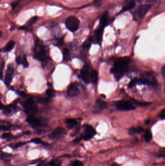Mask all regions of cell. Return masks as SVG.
<instances>
[{"mask_svg": "<svg viewBox=\"0 0 165 166\" xmlns=\"http://www.w3.org/2000/svg\"><path fill=\"white\" fill-rule=\"evenodd\" d=\"M130 61V58L128 57H120L115 60L114 66L110 71L114 74L116 80H120L125 73Z\"/></svg>", "mask_w": 165, "mask_h": 166, "instance_id": "obj_1", "label": "cell"}, {"mask_svg": "<svg viewBox=\"0 0 165 166\" xmlns=\"http://www.w3.org/2000/svg\"><path fill=\"white\" fill-rule=\"evenodd\" d=\"M22 105L24 108L25 112L29 116H34L37 112V107L32 98L26 100L23 103Z\"/></svg>", "mask_w": 165, "mask_h": 166, "instance_id": "obj_2", "label": "cell"}, {"mask_svg": "<svg viewBox=\"0 0 165 166\" xmlns=\"http://www.w3.org/2000/svg\"><path fill=\"white\" fill-rule=\"evenodd\" d=\"M83 131L82 134L78 137L80 139L84 141H88L91 139L96 134V131L91 125H83Z\"/></svg>", "mask_w": 165, "mask_h": 166, "instance_id": "obj_3", "label": "cell"}, {"mask_svg": "<svg viewBox=\"0 0 165 166\" xmlns=\"http://www.w3.org/2000/svg\"><path fill=\"white\" fill-rule=\"evenodd\" d=\"M47 52L46 47L36 43L35 47V58L40 61H44L47 58Z\"/></svg>", "mask_w": 165, "mask_h": 166, "instance_id": "obj_4", "label": "cell"}, {"mask_svg": "<svg viewBox=\"0 0 165 166\" xmlns=\"http://www.w3.org/2000/svg\"><path fill=\"white\" fill-rule=\"evenodd\" d=\"M80 24L79 20L74 16H70L65 20L66 27L71 32H75L78 30Z\"/></svg>", "mask_w": 165, "mask_h": 166, "instance_id": "obj_5", "label": "cell"}, {"mask_svg": "<svg viewBox=\"0 0 165 166\" xmlns=\"http://www.w3.org/2000/svg\"><path fill=\"white\" fill-rule=\"evenodd\" d=\"M137 83L139 84H147V85H154L156 84L155 78L151 73H146L140 78L136 79Z\"/></svg>", "mask_w": 165, "mask_h": 166, "instance_id": "obj_6", "label": "cell"}, {"mask_svg": "<svg viewBox=\"0 0 165 166\" xmlns=\"http://www.w3.org/2000/svg\"><path fill=\"white\" fill-rule=\"evenodd\" d=\"M67 134L65 130L62 127H57L53 130L52 132L48 135V137L52 140L58 139Z\"/></svg>", "mask_w": 165, "mask_h": 166, "instance_id": "obj_7", "label": "cell"}, {"mask_svg": "<svg viewBox=\"0 0 165 166\" xmlns=\"http://www.w3.org/2000/svg\"><path fill=\"white\" fill-rule=\"evenodd\" d=\"M26 121L33 128H38L44 125L43 122L35 116H28Z\"/></svg>", "mask_w": 165, "mask_h": 166, "instance_id": "obj_8", "label": "cell"}, {"mask_svg": "<svg viewBox=\"0 0 165 166\" xmlns=\"http://www.w3.org/2000/svg\"><path fill=\"white\" fill-rule=\"evenodd\" d=\"M91 73H90L89 67L88 66L86 65L83 68L80 74V77L84 83L88 84L91 81Z\"/></svg>", "mask_w": 165, "mask_h": 166, "instance_id": "obj_9", "label": "cell"}, {"mask_svg": "<svg viewBox=\"0 0 165 166\" xmlns=\"http://www.w3.org/2000/svg\"><path fill=\"white\" fill-rule=\"evenodd\" d=\"M116 107L122 111H129L133 110L135 108L132 103L128 101L121 100L116 103Z\"/></svg>", "mask_w": 165, "mask_h": 166, "instance_id": "obj_10", "label": "cell"}, {"mask_svg": "<svg viewBox=\"0 0 165 166\" xmlns=\"http://www.w3.org/2000/svg\"><path fill=\"white\" fill-rule=\"evenodd\" d=\"M67 93L68 96L71 97L77 96L80 93V90L78 89V86L76 83H72L68 86Z\"/></svg>", "mask_w": 165, "mask_h": 166, "instance_id": "obj_11", "label": "cell"}, {"mask_svg": "<svg viewBox=\"0 0 165 166\" xmlns=\"http://www.w3.org/2000/svg\"><path fill=\"white\" fill-rule=\"evenodd\" d=\"M151 5L150 4H143L139 7L137 10L138 16L141 19H142L145 17L147 13H148L151 8Z\"/></svg>", "mask_w": 165, "mask_h": 166, "instance_id": "obj_12", "label": "cell"}, {"mask_svg": "<svg viewBox=\"0 0 165 166\" xmlns=\"http://www.w3.org/2000/svg\"><path fill=\"white\" fill-rule=\"evenodd\" d=\"M13 73H14V68L12 66L9 65L7 67L6 76L4 78V83L7 86H9V84H10Z\"/></svg>", "mask_w": 165, "mask_h": 166, "instance_id": "obj_13", "label": "cell"}, {"mask_svg": "<svg viewBox=\"0 0 165 166\" xmlns=\"http://www.w3.org/2000/svg\"><path fill=\"white\" fill-rule=\"evenodd\" d=\"M107 104L103 100L98 99L96 100V105H94V108L96 113H100L101 111L103 110L107 107Z\"/></svg>", "mask_w": 165, "mask_h": 166, "instance_id": "obj_14", "label": "cell"}, {"mask_svg": "<svg viewBox=\"0 0 165 166\" xmlns=\"http://www.w3.org/2000/svg\"><path fill=\"white\" fill-rule=\"evenodd\" d=\"M103 28H104L102 27L99 26V27L95 31L94 35H95L96 41L97 43H101L102 36H103Z\"/></svg>", "mask_w": 165, "mask_h": 166, "instance_id": "obj_15", "label": "cell"}, {"mask_svg": "<svg viewBox=\"0 0 165 166\" xmlns=\"http://www.w3.org/2000/svg\"><path fill=\"white\" fill-rule=\"evenodd\" d=\"M135 6V2L134 0H129L126 2V3L123 6V8L121 11V13L126 12L128 10L133 8Z\"/></svg>", "mask_w": 165, "mask_h": 166, "instance_id": "obj_16", "label": "cell"}, {"mask_svg": "<svg viewBox=\"0 0 165 166\" xmlns=\"http://www.w3.org/2000/svg\"><path fill=\"white\" fill-rule=\"evenodd\" d=\"M1 109H3V112L6 115H9L16 110V106L14 105H9L6 107L1 105Z\"/></svg>", "mask_w": 165, "mask_h": 166, "instance_id": "obj_17", "label": "cell"}, {"mask_svg": "<svg viewBox=\"0 0 165 166\" xmlns=\"http://www.w3.org/2000/svg\"><path fill=\"white\" fill-rule=\"evenodd\" d=\"M65 124L69 129H72L76 126H77L78 121L75 119H68L65 121Z\"/></svg>", "mask_w": 165, "mask_h": 166, "instance_id": "obj_18", "label": "cell"}, {"mask_svg": "<svg viewBox=\"0 0 165 166\" xmlns=\"http://www.w3.org/2000/svg\"><path fill=\"white\" fill-rule=\"evenodd\" d=\"M109 20V15L107 12L105 13L102 15L100 19V26L102 27H104L107 25Z\"/></svg>", "mask_w": 165, "mask_h": 166, "instance_id": "obj_19", "label": "cell"}, {"mask_svg": "<svg viewBox=\"0 0 165 166\" xmlns=\"http://www.w3.org/2000/svg\"><path fill=\"white\" fill-rule=\"evenodd\" d=\"M144 131V129L141 127H132L129 129L128 133L131 135H133L136 134H139L142 132Z\"/></svg>", "mask_w": 165, "mask_h": 166, "instance_id": "obj_20", "label": "cell"}, {"mask_svg": "<svg viewBox=\"0 0 165 166\" xmlns=\"http://www.w3.org/2000/svg\"><path fill=\"white\" fill-rule=\"evenodd\" d=\"M91 82L94 84H96L98 80V73L96 70H92L91 73Z\"/></svg>", "mask_w": 165, "mask_h": 166, "instance_id": "obj_21", "label": "cell"}, {"mask_svg": "<svg viewBox=\"0 0 165 166\" xmlns=\"http://www.w3.org/2000/svg\"><path fill=\"white\" fill-rule=\"evenodd\" d=\"M15 45V42L13 41H10L6 44V46L4 47L3 49V52H9L11 51L14 47Z\"/></svg>", "mask_w": 165, "mask_h": 166, "instance_id": "obj_22", "label": "cell"}, {"mask_svg": "<svg viewBox=\"0 0 165 166\" xmlns=\"http://www.w3.org/2000/svg\"><path fill=\"white\" fill-rule=\"evenodd\" d=\"M63 60L65 62H68L70 59V53L69 50L67 48H64L62 51Z\"/></svg>", "mask_w": 165, "mask_h": 166, "instance_id": "obj_23", "label": "cell"}, {"mask_svg": "<svg viewBox=\"0 0 165 166\" xmlns=\"http://www.w3.org/2000/svg\"><path fill=\"white\" fill-rule=\"evenodd\" d=\"M62 166V161L59 159H56L54 160H51L46 166Z\"/></svg>", "mask_w": 165, "mask_h": 166, "instance_id": "obj_24", "label": "cell"}, {"mask_svg": "<svg viewBox=\"0 0 165 166\" xmlns=\"http://www.w3.org/2000/svg\"><path fill=\"white\" fill-rule=\"evenodd\" d=\"M51 102L49 97L39 98L37 99V102L41 105H46Z\"/></svg>", "mask_w": 165, "mask_h": 166, "instance_id": "obj_25", "label": "cell"}, {"mask_svg": "<svg viewBox=\"0 0 165 166\" xmlns=\"http://www.w3.org/2000/svg\"><path fill=\"white\" fill-rule=\"evenodd\" d=\"M92 42V39L91 38H89L87 40H86L83 43L82 45V48L84 49L88 50L90 49V47L91 46Z\"/></svg>", "mask_w": 165, "mask_h": 166, "instance_id": "obj_26", "label": "cell"}, {"mask_svg": "<svg viewBox=\"0 0 165 166\" xmlns=\"http://www.w3.org/2000/svg\"><path fill=\"white\" fill-rule=\"evenodd\" d=\"M11 128V125L8 122H1V129L3 131H7Z\"/></svg>", "mask_w": 165, "mask_h": 166, "instance_id": "obj_27", "label": "cell"}, {"mask_svg": "<svg viewBox=\"0 0 165 166\" xmlns=\"http://www.w3.org/2000/svg\"><path fill=\"white\" fill-rule=\"evenodd\" d=\"M152 134L151 131L150 130H147L145 134V141L148 142H150L152 139Z\"/></svg>", "mask_w": 165, "mask_h": 166, "instance_id": "obj_28", "label": "cell"}, {"mask_svg": "<svg viewBox=\"0 0 165 166\" xmlns=\"http://www.w3.org/2000/svg\"><path fill=\"white\" fill-rule=\"evenodd\" d=\"M31 142H32L34 143L35 144H41L43 145L47 146L48 145V144L47 143L45 142L44 141H42L40 138H34L31 140Z\"/></svg>", "mask_w": 165, "mask_h": 166, "instance_id": "obj_29", "label": "cell"}, {"mask_svg": "<svg viewBox=\"0 0 165 166\" xmlns=\"http://www.w3.org/2000/svg\"><path fill=\"white\" fill-rule=\"evenodd\" d=\"M69 166H84V164L80 160H73L69 163Z\"/></svg>", "mask_w": 165, "mask_h": 166, "instance_id": "obj_30", "label": "cell"}, {"mask_svg": "<svg viewBox=\"0 0 165 166\" xmlns=\"http://www.w3.org/2000/svg\"><path fill=\"white\" fill-rule=\"evenodd\" d=\"M38 18L37 17H36V16L33 17L31 18L30 19H29V20H28V22L26 23V24L28 26H31L36 22V21L38 20Z\"/></svg>", "mask_w": 165, "mask_h": 166, "instance_id": "obj_31", "label": "cell"}, {"mask_svg": "<svg viewBox=\"0 0 165 166\" xmlns=\"http://www.w3.org/2000/svg\"><path fill=\"white\" fill-rule=\"evenodd\" d=\"M46 94L48 97H53L55 96V92L51 89H48L46 90Z\"/></svg>", "mask_w": 165, "mask_h": 166, "instance_id": "obj_32", "label": "cell"}, {"mask_svg": "<svg viewBox=\"0 0 165 166\" xmlns=\"http://www.w3.org/2000/svg\"><path fill=\"white\" fill-rule=\"evenodd\" d=\"M157 156L158 157H165V148L161 149L157 153Z\"/></svg>", "mask_w": 165, "mask_h": 166, "instance_id": "obj_33", "label": "cell"}, {"mask_svg": "<svg viewBox=\"0 0 165 166\" xmlns=\"http://www.w3.org/2000/svg\"><path fill=\"white\" fill-rule=\"evenodd\" d=\"M22 64L23 65V67H24L25 68H27L29 66V63L28 62L27 59L26 58V56L25 55L23 56L22 57Z\"/></svg>", "mask_w": 165, "mask_h": 166, "instance_id": "obj_34", "label": "cell"}, {"mask_svg": "<svg viewBox=\"0 0 165 166\" xmlns=\"http://www.w3.org/2000/svg\"><path fill=\"white\" fill-rule=\"evenodd\" d=\"M134 103L139 106H146V105H150L149 103H146V102H139L138 100H134Z\"/></svg>", "mask_w": 165, "mask_h": 166, "instance_id": "obj_35", "label": "cell"}, {"mask_svg": "<svg viewBox=\"0 0 165 166\" xmlns=\"http://www.w3.org/2000/svg\"><path fill=\"white\" fill-rule=\"evenodd\" d=\"M102 3V0H94V4L96 7H100Z\"/></svg>", "mask_w": 165, "mask_h": 166, "instance_id": "obj_36", "label": "cell"}, {"mask_svg": "<svg viewBox=\"0 0 165 166\" xmlns=\"http://www.w3.org/2000/svg\"><path fill=\"white\" fill-rule=\"evenodd\" d=\"M12 137H13V135H12L11 134H9V133H4V134H3L1 137L3 139H8L11 138Z\"/></svg>", "mask_w": 165, "mask_h": 166, "instance_id": "obj_37", "label": "cell"}, {"mask_svg": "<svg viewBox=\"0 0 165 166\" xmlns=\"http://www.w3.org/2000/svg\"><path fill=\"white\" fill-rule=\"evenodd\" d=\"M27 142H20L17 143L14 146V149H17L19 147L21 146L24 145V144H26Z\"/></svg>", "mask_w": 165, "mask_h": 166, "instance_id": "obj_38", "label": "cell"}, {"mask_svg": "<svg viewBox=\"0 0 165 166\" xmlns=\"http://www.w3.org/2000/svg\"><path fill=\"white\" fill-rule=\"evenodd\" d=\"M137 84V83L136 79L132 80V81H131L129 83V85H128V87H132L133 86H135V84Z\"/></svg>", "mask_w": 165, "mask_h": 166, "instance_id": "obj_39", "label": "cell"}, {"mask_svg": "<svg viewBox=\"0 0 165 166\" xmlns=\"http://www.w3.org/2000/svg\"><path fill=\"white\" fill-rule=\"evenodd\" d=\"M16 61L17 64H22V58H21L20 56L17 57L16 59Z\"/></svg>", "mask_w": 165, "mask_h": 166, "instance_id": "obj_40", "label": "cell"}, {"mask_svg": "<svg viewBox=\"0 0 165 166\" xmlns=\"http://www.w3.org/2000/svg\"><path fill=\"white\" fill-rule=\"evenodd\" d=\"M160 116L162 119H165V108L161 111L160 114Z\"/></svg>", "mask_w": 165, "mask_h": 166, "instance_id": "obj_41", "label": "cell"}, {"mask_svg": "<svg viewBox=\"0 0 165 166\" xmlns=\"http://www.w3.org/2000/svg\"><path fill=\"white\" fill-rule=\"evenodd\" d=\"M19 1H15V2H14V3H12V8L13 9L15 8L17 6V5L19 4Z\"/></svg>", "mask_w": 165, "mask_h": 166, "instance_id": "obj_42", "label": "cell"}, {"mask_svg": "<svg viewBox=\"0 0 165 166\" xmlns=\"http://www.w3.org/2000/svg\"><path fill=\"white\" fill-rule=\"evenodd\" d=\"M4 66V63L3 61H2L1 63V78L2 79L3 76V70Z\"/></svg>", "mask_w": 165, "mask_h": 166, "instance_id": "obj_43", "label": "cell"}, {"mask_svg": "<svg viewBox=\"0 0 165 166\" xmlns=\"http://www.w3.org/2000/svg\"><path fill=\"white\" fill-rule=\"evenodd\" d=\"M63 43H64V39L62 38L58 40V45H62Z\"/></svg>", "mask_w": 165, "mask_h": 166, "instance_id": "obj_44", "label": "cell"}, {"mask_svg": "<svg viewBox=\"0 0 165 166\" xmlns=\"http://www.w3.org/2000/svg\"><path fill=\"white\" fill-rule=\"evenodd\" d=\"M161 73H162L163 75L165 76V66H163L161 69Z\"/></svg>", "mask_w": 165, "mask_h": 166, "instance_id": "obj_45", "label": "cell"}, {"mask_svg": "<svg viewBox=\"0 0 165 166\" xmlns=\"http://www.w3.org/2000/svg\"><path fill=\"white\" fill-rule=\"evenodd\" d=\"M19 94L20 95V96H22V97L26 96V95L23 92H19Z\"/></svg>", "mask_w": 165, "mask_h": 166, "instance_id": "obj_46", "label": "cell"}, {"mask_svg": "<svg viewBox=\"0 0 165 166\" xmlns=\"http://www.w3.org/2000/svg\"><path fill=\"white\" fill-rule=\"evenodd\" d=\"M111 166H119L117 163H114L111 165Z\"/></svg>", "mask_w": 165, "mask_h": 166, "instance_id": "obj_47", "label": "cell"}, {"mask_svg": "<svg viewBox=\"0 0 165 166\" xmlns=\"http://www.w3.org/2000/svg\"><path fill=\"white\" fill-rule=\"evenodd\" d=\"M150 120H147V121H145V123L146 124H148L150 123Z\"/></svg>", "mask_w": 165, "mask_h": 166, "instance_id": "obj_48", "label": "cell"}, {"mask_svg": "<svg viewBox=\"0 0 165 166\" xmlns=\"http://www.w3.org/2000/svg\"><path fill=\"white\" fill-rule=\"evenodd\" d=\"M46 166V165H43V163H40V164H39L37 166Z\"/></svg>", "mask_w": 165, "mask_h": 166, "instance_id": "obj_49", "label": "cell"}]
</instances>
